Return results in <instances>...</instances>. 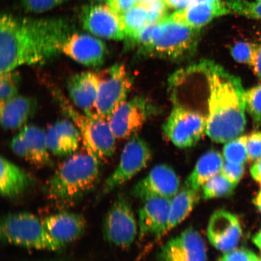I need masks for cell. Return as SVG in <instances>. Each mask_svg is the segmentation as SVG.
Listing matches in <instances>:
<instances>
[{
    "label": "cell",
    "instance_id": "obj_1",
    "mask_svg": "<svg viewBox=\"0 0 261 261\" xmlns=\"http://www.w3.org/2000/svg\"><path fill=\"white\" fill-rule=\"evenodd\" d=\"M73 34L63 18H0V74L23 65H43L62 52L64 42Z\"/></svg>",
    "mask_w": 261,
    "mask_h": 261
},
{
    "label": "cell",
    "instance_id": "obj_2",
    "mask_svg": "<svg viewBox=\"0 0 261 261\" xmlns=\"http://www.w3.org/2000/svg\"><path fill=\"white\" fill-rule=\"evenodd\" d=\"M208 85L206 135L215 142L227 143L246 128L245 92L240 78L221 65L205 63Z\"/></svg>",
    "mask_w": 261,
    "mask_h": 261
},
{
    "label": "cell",
    "instance_id": "obj_3",
    "mask_svg": "<svg viewBox=\"0 0 261 261\" xmlns=\"http://www.w3.org/2000/svg\"><path fill=\"white\" fill-rule=\"evenodd\" d=\"M174 20L169 16L158 23L147 25L134 40L140 53L172 61H181L193 56L200 32Z\"/></svg>",
    "mask_w": 261,
    "mask_h": 261
},
{
    "label": "cell",
    "instance_id": "obj_4",
    "mask_svg": "<svg viewBox=\"0 0 261 261\" xmlns=\"http://www.w3.org/2000/svg\"><path fill=\"white\" fill-rule=\"evenodd\" d=\"M100 172V159L86 151L76 153L62 164L48 179L49 198L62 203L76 201L96 184Z\"/></svg>",
    "mask_w": 261,
    "mask_h": 261
},
{
    "label": "cell",
    "instance_id": "obj_5",
    "mask_svg": "<svg viewBox=\"0 0 261 261\" xmlns=\"http://www.w3.org/2000/svg\"><path fill=\"white\" fill-rule=\"evenodd\" d=\"M54 92L62 111L80 130L84 149L100 160L112 158L115 152L116 138L109 120L96 112H78L61 91Z\"/></svg>",
    "mask_w": 261,
    "mask_h": 261
},
{
    "label": "cell",
    "instance_id": "obj_6",
    "mask_svg": "<svg viewBox=\"0 0 261 261\" xmlns=\"http://www.w3.org/2000/svg\"><path fill=\"white\" fill-rule=\"evenodd\" d=\"M0 234L5 243L29 249L56 251L64 246L50 236L42 220L26 212L3 218Z\"/></svg>",
    "mask_w": 261,
    "mask_h": 261
},
{
    "label": "cell",
    "instance_id": "obj_7",
    "mask_svg": "<svg viewBox=\"0 0 261 261\" xmlns=\"http://www.w3.org/2000/svg\"><path fill=\"white\" fill-rule=\"evenodd\" d=\"M152 152L148 143L136 135L124 146L115 170L106 179L101 195L109 194L145 169L151 162Z\"/></svg>",
    "mask_w": 261,
    "mask_h": 261
},
{
    "label": "cell",
    "instance_id": "obj_8",
    "mask_svg": "<svg viewBox=\"0 0 261 261\" xmlns=\"http://www.w3.org/2000/svg\"><path fill=\"white\" fill-rule=\"evenodd\" d=\"M99 74L100 80L95 111L109 119L111 114L126 100L133 80L125 65L121 63L114 64Z\"/></svg>",
    "mask_w": 261,
    "mask_h": 261
},
{
    "label": "cell",
    "instance_id": "obj_9",
    "mask_svg": "<svg viewBox=\"0 0 261 261\" xmlns=\"http://www.w3.org/2000/svg\"><path fill=\"white\" fill-rule=\"evenodd\" d=\"M159 112L148 98L136 96L122 103L108 120L116 139H127L137 135L147 120Z\"/></svg>",
    "mask_w": 261,
    "mask_h": 261
},
{
    "label": "cell",
    "instance_id": "obj_10",
    "mask_svg": "<svg viewBox=\"0 0 261 261\" xmlns=\"http://www.w3.org/2000/svg\"><path fill=\"white\" fill-rule=\"evenodd\" d=\"M207 117L181 107L172 110L163 126L165 136L179 148H188L200 141L206 133Z\"/></svg>",
    "mask_w": 261,
    "mask_h": 261
},
{
    "label": "cell",
    "instance_id": "obj_11",
    "mask_svg": "<svg viewBox=\"0 0 261 261\" xmlns=\"http://www.w3.org/2000/svg\"><path fill=\"white\" fill-rule=\"evenodd\" d=\"M138 225L128 200L119 196L108 211L103 224V233L108 242L114 246L129 247L138 232Z\"/></svg>",
    "mask_w": 261,
    "mask_h": 261
},
{
    "label": "cell",
    "instance_id": "obj_12",
    "mask_svg": "<svg viewBox=\"0 0 261 261\" xmlns=\"http://www.w3.org/2000/svg\"><path fill=\"white\" fill-rule=\"evenodd\" d=\"M80 20L84 29L96 37L116 41L126 38L120 15L109 5L85 6Z\"/></svg>",
    "mask_w": 261,
    "mask_h": 261
},
{
    "label": "cell",
    "instance_id": "obj_13",
    "mask_svg": "<svg viewBox=\"0 0 261 261\" xmlns=\"http://www.w3.org/2000/svg\"><path fill=\"white\" fill-rule=\"evenodd\" d=\"M179 185L178 176L174 169L166 165H158L137 182L132 193L143 201L153 197L171 199L178 193Z\"/></svg>",
    "mask_w": 261,
    "mask_h": 261
},
{
    "label": "cell",
    "instance_id": "obj_14",
    "mask_svg": "<svg viewBox=\"0 0 261 261\" xmlns=\"http://www.w3.org/2000/svg\"><path fill=\"white\" fill-rule=\"evenodd\" d=\"M159 261H207L206 248L197 230L188 228L161 247Z\"/></svg>",
    "mask_w": 261,
    "mask_h": 261
},
{
    "label": "cell",
    "instance_id": "obj_15",
    "mask_svg": "<svg viewBox=\"0 0 261 261\" xmlns=\"http://www.w3.org/2000/svg\"><path fill=\"white\" fill-rule=\"evenodd\" d=\"M62 52L85 66L99 68L104 64L107 48L104 42L93 35L72 34L65 41Z\"/></svg>",
    "mask_w": 261,
    "mask_h": 261
},
{
    "label": "cell",
    "instance_id": "obj_16",
    "mask_svg": "<svg viewBox=\"0 0 261 261\" xmlns=\"http://www.w3.org/2000/svg\"><path fill=\"white\" fill-rule=\"evenodd\" d=\"M207 236L211 244L224 253L236 249L242 236L240 222L236 215L217 211L208 221Z\"/></svg>",
    "mask_w": 261,
    "mask_h": 261
},
{
    "label": "cell",
    "instance_id": "obj_17",
    "mask_svg": "<svg viewBox=\"0 0 261 261\" xmlns=\"http://www.w3.org/2000/svg\"><path fill=\"white\" fill-rule=\"evenodd\" d=\"M171 199L153 197L143 201L139 211L140 238L154 237L160 239L166 234Z\"/></svg>",
    "mask_w": 261,
    "mask_h": 261
},
{
    "label": "cell",
    "instance_id": "obj_18",
    "mask_svg": "<svg viewBox=\"0 0 261 261\" xmlns=\"http://www.w3.org/2000/svg\"><path fill=\"white\" fill-rule=\"evenodd\" d=\"M100 80V74L93 71H83L68 78V95L74 105L84 113L96 112L95 103Z\"/></svg>",
    "mask_w": 261,
    "mask_h": 261
},
{
    "label": "cell",
    "instance_id": "obj_19",
    "mask_svg": "<svg viewBox=\"0 0 261 261\" xmlns=\"http://www.w3.org/2000/svg\"><path fill=\"white\" fill-rule=\"evenodd\" d=\"M42 223L50 236L64 246L80 238L87 227V221L83 215L71 212L50 215L45 217Z\"/></svg>",
    "mask_w": 261,
    "mask_h": 261
},
{
    "label": "cell",
    "instance_id": "obj_20",
    "mask_svg": "<svg viewBox=\"0 0 261 261\" xmlns=\"http://www.w3.org/2000/svg\"><path fill=\"white\" fill-rule=\"evenodd\" d=\"M71 121L59 120L45 132L48 149L51 154L59 156L71 155L79 148L83 140L81 133Z\"/></svg>",
    "mask_w": 261,
    "mask_h": 261
},
{
    "label": "cell",
    "instance_id": "obj_21",
    "mask_svg": "<svg viewBox=\"0 0 261 261\" xmlns=\"http://www.w3.org/2000/svg\"><path fill=\"white\" fill-rule=\"evenodd\" d=\"M37 102L34 98L17 95L0 104V117L3 128L14 130L25 125L34 116L37 110Z\"/></svg>",
    "mask_w": 261,
    "mask_h": 261
},
{
    "label": "cell",
    "instance_id": "obj_22",
    "mask_svg": "<svg viewBox=\"0 0 261 261\" xmlns=\"http://www.w3.org/2000/svg\"><path fill=\"white\" fill-rule=\"evenodd\" d=\"M31 175L15 163L1 158L0 192L6 198H14L23 193L32 184Z\"/></svg>",
    "mask_w": 261,
    "mask_h": 261
},
{
    "label": "cell",
    "instance_id": "obj_23",
    "mask_svg": "<svg viewBox=\"0 0 261 261\" xmlns=\"http://www.w3.org/2000/svg\"><path fill=\"white\" fill-rule=\"evenodd\" d=\"M230 13L223 4L213 5L199 3L189 6L184 11H177L169 17L191 28L200 29L218 16Z\"/></svg>",
    "mask_w": 261,
    "mask_h": 261
},
{
    "label": "cell",
    "instance_id": "obj_24",
    "mask_svg": "<svg viewBox=\"0 0 261 261\" xmlns=\"http://www.w3.org/2000/svg\"><path fill=\"white\" fill-rule=\"evenodd\" d=\"M224 162L220 152L212 149L198 159L186 180V188L199 191L208 179L220 173Z\"/></svg>",
    "mask_w": 261,
    "mask_h": 261
},
{
    "label": "cell",
    "instance_id": "obj_25",
    "mask_svg": "<svg viewBox=\"0 0 261 261\" xmlns=\"http://www.w3.org/2000/svg\"><path fill=\"white\" fill-rule=\"evenodd\" d=\"M21 132L27 146L28 161L40 167L51 165L52 161L47 147L46 133L35 125H26Z\"/></svg>",
    "mask_w": 261,
    "mask_h": 261
},
{
    "label": "cell",
    "instance_id": "obj_26",
    "mask_svg": "<svg viewBox=\"0 0 261 261\" xmlns=\"http://www.w3.org/2000/svg\"><path fill=\"white\" fill-rule=\"evenodd\" d=\"M198 191L186 188L171 199L166 233L186 219L200 200Z\"/></svg>",
    "mask_w": 261,
    "mask_h": 261
},
{
    "label": "cell",
    "instance_id": "obj_27",
    "mask_svg": "<svg viewBox=\"0 0 261 261\" xmlns=\"http://www.w3.org/2000/svg\"><path fill=\"white\" fill-rule=\"evenodd\" d=\"M126 38L135 40L148 22V8L136 4L120 15Z\"/></svg>",
    "mask_w": 261,
    "mask_h": 261
},
{
    "label": "cell",
    "instance_id": "obj_28",
    "mask_svg": "<svg viewBox=\"0 0 261 261\" xmlns=\"http://www.w3.org/2000/svg\"><path fill=\"white\" fill-rule=\"evenodd\" d=\"M236 187L220 172L203 186L202 196L205 200L228 197L233 193Z\"/></svg>",
    "mask_w": 261,
    "mask_h": 261
},
{
    "label": "cell",
    "instance_id": "obj_29",
    "mask_svg": "<svg viewBox=\"0 0 261 261\" xmlns=\"http://www.w3.org/2000/svg\"><path fill=\"white\" fill-rule=\"evenodd\" d=\"M247 138V136H241L226 143L223 148L224 161L244 165L248 160Z\"/></svg>",
    "mask_w": 261,
    "mask_h": 261
},
{
    "label": "cell",
    "instance_id": "obj_30",
    "mask_svg": "<svg viewBox=\"0 0 261 261\" xmlns=\"http://www.w3.org/2000/svg\"><path fill=\"white\" fill-rule=\"evenodd\" d=\"M0 74V104H2L18 95L21 77L15 70Z\"/></svg>",
    "mask_w": 261,
    "mask_h": 261
},
{
    "label": "cell",
    "instance_id": "obj_31",
    "mask_svg": "<svg viewBox=\"0 0 261 261\" xmlns=\"http://www.w3.org/2000/svg\"><path fill=\"white\" fill-rule=\"evenodd\" d=\"M226 7L229 12L261 20V2L227 0Z\"/></svg>",
    "mask_w": 261,
    "mask_h": 261
},
{
    "label": "cell",
    "instance_id": "obj_32",
    "mask_svg": "<svg viewBox=\"0 0 261 261\" xmlns=\"http://www.w3.org/2000/svg\"><path fill=\"white\" fill-rule=\"evenodd\" d=\"M245 102L254 128H258L261 125V84L246 91Z\"/></svg>",
    "mask_w": 261,
    "mask_h": 261
},
{
    "label": "cell",
    "instance_id": "obj_33",
    "mask_svg": "<svg viewBox=\"0 0 261 261\" xmlns=\"http://www.w3.org/2000/svg\"><path fill=\"white\" fill-rule=\"evenodd\" d=\"M256 46L249 42H238L231 47L230 54L238 63L250 65Z\"/></svg>",
    "mask_w": 261,
    "mask_h": 261
},
{
    "label": "cell",
    "instance_id": "obj_34",
    "mask_svg": "<svg viewBox=\"0 0 261 261\" xmlns=\"http://www.w3.org/2000/svg\"><path fill=\"white\" fill-rule=\"evenodd\" d=\"M66 0H21L25 11L30 13H42L57 7Z\"/></svg>",
    "mask_w": 261,
    "mask_h": 261
},
{
    "label": "cell",
    "instance_id": "obj_35",
    "mask_svg": "<svg viewBox=\"0 0 261 261\" xmlns=\"http://www.w3.org/2000/svg\"><path fill=\"white\" fill-rule=\"evenodd\" d=\"M147 8H148L147 25L158 23L168 16L167 14L168 7L164 0H156Z\"/></svg>",
    "mask_w": 261,
    "mask_h": 261
},
{
    "label": "cell",
    "instance_id": "obj_36",
    "mask_svg": "<svg viewBox=\"0 0 261 261\" xmlns=\"http://www.w3.org/2000/svg\"><path fill=\"white\" fill-rule=\"evenodd\" d=\"M247 159L252 162L261 158V132L251 133L246 142Z\"/></svg>",
    "mask_w": 261,
    "mask_h": 261
},
{
    "label": "cell",
    "instance_id": "obj_37",
    "mask_svg": "<svg viewBox=\"0 0 261 261\" xmlns=\"http://www.w3.org/2000/svg\"><path fill=\"white\" fill-rule=\"evenodd\" d=\"M220 173L232 184L237 185L244 175V166L243 164L224 161Z\"/></svg>",
    "mask_w": 261,
    "mask_h": 261
},
{
    "label": "cell",
    "instance_id": "obj_38",
    "mask_svg": "<svg viewBox=\"0 0 261 261\" xmlns=\"http://www.w3.org/2000/svg\"><path fill=\"white\" fill-rule=\"evenodd\" d=\"M259 257L245 248L234 249L224 253L218 261H258Z\"/></svg>",
    "mask_w": 261,
    "mask_h": 261
},
{
    "label": "cell",
    "instance_id": "obj_39",
    "mask_svg": "<svg viewBox=\"0 0 261 261\" xmlns=\"http://www.w3.org/2000/svg\"><path fill=\"white\" fill-rule=\"evenodd\" d=\"M11 148L15 154L21 158L28 159L27 146H26L24 136L21 130L12 139Z\"/></svg>",
    "mask_w": 261,
    "mask_h": 261
},
{
    "label": "cell",
    "instance_id": "obj_40",
    "mask_svg": "<svg viewBox=\"0 0 261 261\" xmlns=\"http://www.w3.org/2000/svg\"><path fill=\"white\" fill-rule=\"evenodd\" d=\"M137 0H109V5L114 11L119 15L128 11L136 4Z\"/></svg>",
    "mask_w": 261,
    "mask_h": 261
},
{
    "label": "cell",
    "instance_id": "obj_41",
    "mask_svg": "<svg viewBox=\"0 0 261 261\" xmlns=\"http://www.w3.org/2000/svg\"><path fill=\"white\" fill-rule=\"evenodd\" d=\"M250 66L254 74L261 81V44H257Z\"/></svg>",
    "mask_w": 261,
    "mask_h": 261
},
{
    "label": "cell",
    "instance_id": "obj_42",
    "mask_svg": "<svg viewBox=\"0 0 261 261\" xmlns=\"http://www.w3.org/2000/svg\"><path fill=\"white\" fill-rule=\"evenodd\" d=\"M168 8L177 10V11H184L194 4L195 0H164Z\"/></svg>",
    "mask_w": 261,
    "mask_h": 261
},
{
    "label": "cell",
    "instance_id": "obj_43",
    "mask_svg": "<svg viewBox=\"0 0 261 261\" xmlns=\"http://www.w3.org/2000/svg\"><path fill=\"white\" fill-rule=\"evenodd\" d=\"M250 172L253 179L261 185V158L254 163L251 168Z\"/></svg>",
    "mask_w": 261,
    "mask_h": 261
},
{
    "label": "cell",
    "instance_id": "obj_44",
    "mask_svg": "<svg viewBox=\"0 0 261 261\" xmlns=\"http://www.w3.org/2000/svg\"><path fill=\"white\" fill-rule=\"evenodd\" d=\"M253 242L261 251V230L253 238Z\"/></svg>",
    "mask_w": 261,
    "mask_h": 261
},
{
    "label": "cell",
    "instance_id": "obj_45",
    "mask_svg": "<svg viewBox=\"0 0 261 261\" xmlns=\"http://www.w3.org/2000/svg\"><path fill=\"white\" fill-rule=\"evenodd\" d=\"M156 0H137V4L141 5L148 8V6L155 2Z\"/></svg>",
    "mask_w": 261,
    "mask_h": 261
},
{
    "label": "cell",
    "instance_id": "obj_46",
    "mask_svg": "<svg viewBox=\"0 0 261 261\" xmlns=\"http://www.w3.org/2000/svg\"><path fill=\"white\" fill-rule=\"evenodd\" d=\"M204 3L213 5L221 4L220 0H195V3Z\"/></svg>",
    "mask_w": 261,
    "mask_h": 261
},
{
    "label": "cell",
    "instance_id": "obj_47",
    "mask_svg": "<svg viewBox=\"0 0 261 261\" xmlns=\"http://www.w3.org/2000/svg\"><path fill=\"white\" fill-rule=\"evenodd\" d=\"M254 204L256 205V207L258 208V210L261 212V191L259 193L257 194L256 198L253 200Z\"/></svg>",
    "mask_w": 261,
    "mask_h": 261
},
{
    "label": "cell",
    "instance_id": "obj_48",
    "mask_svg": "<svg viewBox=\"0 0 261 261\" xmlns=\"http://www.w3.org/2000/svg\"><path fill=\"white\" fill-rule=\"evenodd\" d=\"M91 1L95 2V3H107L108 2H109V0H91Z\"/></svg>",
    "mask_w": 261,
    "mask_h": 261
},
{
    "label": "cell",
    "instance_id": "obj_49",
    "mask_svg": "<svg viewBox=\"0 0 261 261\" xmlns=\"http://www.w3.org/2000/svg\"><path fill=\"white\" fill-rule=\"evenodd\" d=\"M256 1L261 2V0H256Z\"/></svg>",
    "mask_w": 261,
    "mask_h": 261
},
{
    "label": "cell",
    "instance_id": "obj_50",
    "mask_svg": "<svg viewBox=\"0 0 261 261\" xmlns=\"http://www.w3.org/2000/svg\"><path fill=\"white\" fill-rule=\"evenodd\" d=\"M260 261H261V257H260Z\"/></svg>",
    "mask_w": 261,
    "mask_h": 261
},
{
    "label": "cell",
    "instance_id": "obj_51",
    "mask_svg": "<svg viewBox=\"0 0 261 261\" xmlns=\"http://www.w3.org/2000/svg\"><path fill=\"white\" fill-rule=\"evenodd\" d=\"M258 261H260V257H259V260H258Z\"/></svg>",
    "mask_w": 261,
    "mask_h": 261
}]
</instances>
